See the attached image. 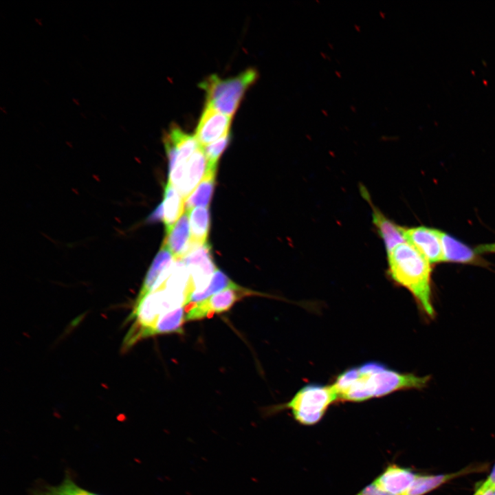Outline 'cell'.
Returning <instances> with one entry per match:
<instances>
[{"instance_id": "7c38bea8", "label": "cell", "mask_w": 495, "mask_h": 495, "mask_svg": "<svg viewBox=\"0 0 495 495\" xmlns=\"http://www.w3.org/2000/svg\"><path fill=\"white\" fill-rule=\"evenodd\" d=\"M361 192L372 208L373 223L382 239L386 254L390 253L396 246L406 241L402 232L403 227L386 217L371 201L369 195L364 187Z\"/></svg>"}, {"instance_id": "2e32d148", "label": "cell", "mask_w": 495, "mask_h": 495, "mask_svg": "<svg viewBox=\"0 0 495 495\" xmlns=\"http://www.w3.org/2000/svg\"><path fill=\"white\" fill-rule=\"evenodd\" d=\"M175 260L171 252L162 243L146 274L138 297H142L150 292L159 277L173 265Z\"/></svg>"}, {"instance_id": "4316f807", "label": "cell", "mask_w": 495, "mask_h": 495, "mask_svg": "<svg viewBox=\"0 0 495 495\" xmlns=\"http://www.w3.org/2000/svg\"><path fill=\"white\" fill-rule=\"evenodd\" d=\"M475 251L478 253H495V242L477 246Z\"/></svg>"}, {"instance_id": "8fae6325", "label": "cell", "mask_w": 495, "mask_h": 495, "mask_svg": "<svg viewBox=\"0 0 495 495\" xmlns=\"http://www.w3.org/2000/svg\"><path fill=\"white\" fill-rule=\"evenodd\" d=\"M418 474L396 464L388 465L373 481L381 490L393 495H404Z\"/></svg>"}, {"instance_id": "e0dca14e", "label": "cell", "mask_w": 495, "mask_h": 495, "mask_svg": "<svg viewBox=\"0 0 495 495\" xmlns=\"http://www.w3.org/2000/svg\"><path fill=\"white\" fill-rule=\"evenodd\" d=\"M164 223L166 232L170 230L175 224L185 209V199L179 192L169 182L164 188Z\"/></svg>"}, {"instance_id": "603a6c76", "label": "cell", "mask_w": 495, "mask_h": 495, "mask_svg": "<svg viewBox=\"0 0 495 495\" xmlns=\"http://www.w3.org/2000/svg\"><path fill=\"white\" fill-rule=\"evenodd\" d=\"M230 140V133L208 145L202 146L208 160L209 170H217L219 157L227 148Z\"/></svg>"}, {"instance_id": "ac0fdd59", "label": "cell", "mask_w": 495, "mask_h": 495, "mask_svg": "<svg viewBox=\"0 0 495 495\" xmlns=\"http://www.w3.org/2000/svg\"><path fill=\"white\" fill-rule=\"evenodd\" d=\"M188 212L192 246L206 243L210 229V212L208 208L196 207Z\"/></svg>"}, {"instance_id": "277c9868", "label": "cell", "mask_w": 495, "mask_h": 495, "mask_svg": "<svg viewBox=\"0 0 495 495\" xmlns=\"http://www.w3.org/2000/svg\"><path fill=\"white\" fill-rule=\"evenodd\" d=\"M338 401L334 386L307 384L302 387L283 407L290 409L299 424L311 426L319 422L329 406Z\"/></svg>"}, {"instance_id": "cb8c5ba5", "label": "cell", "mask_w": 495, "mask_h": 495, "mask_svg": "<svg viewBox=\"0 0 495 495\" xmlns=\"http://www.w3.org/2000/svg\"><path fill=\"white\" fill-rule=\"evenodd\" d=\"M356 495H393L388 493L377 486V485L373 482L369 485H367L362 491H360Z\"/></svg>"}, {"instance_id": "d4e9b609", "label": "cell", "mask_w": 495, "mask_h": 495, "mask_svg": "<svg viewBox=\"0 0 495 495\" xmlns=\"http://www.w3.org/2000/svg\"><path fill=\"white\" fill-rule=\"evenodd\" d=\"M164 219L163 203H161L148 217V221H157Z\"/></svg>"}, {"instance_id": "83f0119b", "label": "cell", "mask_w": 495, "mask_h": 495, "mask_svg": "<svg viewBox=\"0 0 495 495\" xmlns=\"http://www.w3.org/2000/svg\"><path fill=\"white\" fill-rule=\"evenodd\" d=\"M493 495H495V489H494V494H493Z\"/></svg>"}, {"instance_id": "ffe728a7", "label": "cell", "mask_w": 495, "mask_h": 495, "mask_svg": "<svg viewBox=\"0 0 495 495\" xmlns=\"http://www.w3.org/2000/svg\"><path fill=\"white\" fill-rule=\"evenodd\" d=\"M29 495H100L78 486L69 474L58 485H43L32 490Z\"/></svg>"}, {"instance_id": "9c48e42d", "label": "cell", "mask_w": 495, "mask_h": 495, "mask_svg": "<svg viewBox=\"0 0 495 495\" xmlns=\"http://www.w3.org/2000/svg\"><path fill=\"white\" fill-rule=\"evenodd\" d=\"M232 117L205 105L195 136L201 146L208 145L230 133Z\"/></svg>"}, {"instance_id": "5bb4252c", "label": "cell", "mask_w": 495, "mask_h": 495, "mask_svg": "<svg viewBox=\"0 0 495 495\" xmlns=\"http://www.w3.org/2000/svg\"><path fill=\"white\" fill-rule=\"evenodd\" d=\"M440 238L442 245V262H452L465 264L483 265L485 262L480 258L475 250L440 230Z\"/></svg>"}, {"instance_id": "ba28073f", "label": "cell", "mask_w": 495, "mask_h": 495, "mask_svg": "<svg viewBox=\"0 0 495 495\" xmlns=\"http://www.w3.org/2000/svg\"><path fill=\"white\" fill-rule=\"evenodd\" d=\"M164 143L168 160V172L180 164L186 163L201 146L196 137L173 126L165 134Z\"/></svg>"}, {"instance_id": "4fadbf2b", "label": "cell", "mask_w": 495, "mask_h": 495, "mask_svg": "<svg viewBox=\"0 0 495 495\" xmlns=\"http://www.w3.org/2000/svg\"><path fill=\"white\" fill-rule=\"evenodd\" d=\"M163 244L175 259L182 258L192 248L188 212L185 210L173 228L166 232Z\"/></svg>"}, {"instance_id": "44dd1931", "label": "cell", "mask_w": 495, "mask_h": 495, "mask_svg": "<svg viewBox=\"0 0 495 495\" xmlns=\"http://www.w3.org/2000/svg\"><path fill=\"white\" fill-rule=\"evenodd\" d=\"M184 307L173 309L162 315L153 327L151 336L158 334L182 332V327L185 320Z\"/></svg>"}, {"instance_id": "30bf717a", "label": "cell", "mask_w": 495, "mask_h": 495, "mask_svg": "<svg viewBox=\"0 0 495 495\" xmlns=\"http://www.w3.org/2000/svg\"><path fill=\"white\" fill-rule=\"evenodd\" d=\"M209 170L208 163L200 146L185 163L181 183L177 189L186 199L201 182Z\"/></svg>"}, {"instance_id": "484cf974", "label": "cell", "mask_w": 495, "mask_h": 495, "mask_svg": "<svg viewBox=\"0 0 495 495\" xmlns=\"http://www.w3.org/2000/svg\"><path fill=\"white\" fill-rule=\"evenodd\" d=\"M480 485L485 488L495 489V464L487 478Z\"/></svg>"}, {"instance_id": "7a4b0ae2", "label": "cell", "mask_w": 495, "mask_h": 495, "mask_svg": "<svg viewBox=\"0 0 495 495\" xmlns=\"http://www.w3.org/2000/svg\"><path fill=\"white\" fill-rule=\"evenodd\" d=\"M387 256L390 278L410 292L419 309L433 318L431 263L408 242L398 245Z\"/></svg>"}, {"instance_id": "5b68a950", "label": "cell", "mask_w": 495, "mask_h": 495, "mask_svg": "<svg viewBox=\"0 0 495 495\" xmlns=\"http://www.w3.org/2000/svg\"><path fill=\"white\" fill-rule=\"evenodd\" d=\"M252 294L237 285L230 287L201 302L189 304L185 309V320H201L227 311L242 297Z\"/></svg>"}, {"instance_id": "9a60e30c", "label": "cell", "mask_w": 495, "mask_h": 495, "mask_svg": "<svg viewBox=\"0 0 495 495\" xmlns=\"http://www.w3.org/2000/svg\"><path fill=\"white\" fill-rule=\"evenodd\" d=\"M481 468H483V466H471L457 472L446 474L423 475L418 474L410 488L404 495H424L456 477L478 472Z\"/></svg>"}, {"instance_id": "52a82bcc", "label": "cell", "mask_w": 495, "mask_h": 495, "mask_svg": "<svg viewBox=\"0 0 495 495\" xmlns=\"http://www.w3.org/2000/svg\"><path fill=\"white\" fill-rule=\"evenodd\" d=\"M402 232L406 241L415 248L430 263L442 262L440 230L426 226L403 227Z\"/></svg>"}, {"instance_id": "8992f818", "label": "cell", "mask_w": 495, "mask_h": 495, "mask_svg": "<svg viewBox=\"0 0 495 495\" xmlns=\"http://www.w3.org/2000/svg\"><path fill=\"white\" fill-rule=\"evenodd\" d=\"M181 259L188 270L192 294L204 290L217 270L210 245L206 243L193 246Z\"/></svg>"}, {"instance_id": "6da1fadb", "label": "cell", "mask_w": 495, "mask_h": 495, "mask_svg": "<svg viewBox=\"0 0 495 495\" xmlns=\"http://www.w3.org/2000/svg\"><path fill=\"white\" fill-rule=\"evenodd\" d=\"M430 376L400 373L386 365L369 362L345 370L333 385L338 401L361 402L399 390L422 389Z\"/></svg>"}, {"instance_id": "3957f363", "label": "cell", "mask_w": 495, "mask_h": 495, "mask_svg": "<svg viewBox=\"0 0 495 495\" xmlns=\"http://www.w3.org/2000/svg\"><path fill=\"white\" fill-rule=\"evenodd\" d=\"M258 74L248 69L239 75L223 79L213 74L199 85L206 93V104L232 117L248 89L256 81Z\"/></svg>"}, {"instance_id": "d6986e66", "label": "cell", "mask_w": 495, "mask_h": 495, "mask_svg": "<svg viewBox=\"0 0 495 495\" xmlns=\"http://www.w3.org/2000/svg\"><path fill=\"white\" fill-rule=\"evenodd\" d=\"M216 170H208L197 188L185 199V209L189 211L196 207L208 208L214 188Z\"/></svg>"}, {"instance_id": "7402d4cb", "label": "cell", "mask_w": 495, "mask_h": 495, "mask_svg": "<svg viewBox=\"0 0 495 495\" xmlns=\"http://www.w3.org/2000/svg\"><path fill=\"white\" fill-rule=\"evenodd\" d=\"M236 285L225 273L217 269L214 273L209 285L204 290L194 292L190 296L188 304L201 302L216 293Z\"/></svg>"}]
</instances>
